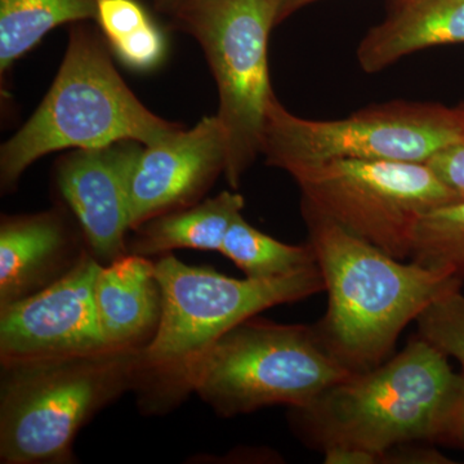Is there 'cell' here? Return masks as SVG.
I'll return each mask as SVG.
<instances>
[{
	"instance_id": "6da1fadb",
	"label": "cell",
	"mask_w": 464,
	"mask_h": 464,
	"mask_svg": "<svg viewBox=\"0 0 464 464\" xmlns=\"http://www.w3.org/2000/svg\"><path fill=\"white\" fill-rule=\"evenodd\" d=\"M161 290L157 334L140 355L133 392L142 414L166 415L194 392L204 357L217 341L267 308L325 290L319 266L275 279H232L166 255L155 262Z\"/></svg>"
},
{
	"instance_id": "7a4b0ae2",
	"label": "cell",
	"mask_w": 464,
	"mask_h": 464,
	"mask_svg": "<svg viewBox=\"0 0 464 464\" xmlns=\"http://www.w3.org/2000/svg\"><path fill=\"white\" fill-rule=\"evenodd\" d=\"M302 212L328 293V310L315 329L353 373L383 364L409 323L436 299L462 289L464 279L451 271L405 264L331 219Z\"/></svg>"
},
{
	"instance_id": "3957f363",
	"label": "cell",
	"mask_w": 464,
	"mask_h": 464,
	"mask_svg": "<svg viewBox=\"0 0 464 464\" xmlns=\"http://www.w3.org/2000/svg\"><path fill=\"white\" fill-rule=\"evenodd\" d=\"M182 128L137 99L116 70L100 30L87 23L72 24L50 91L0 149V188L3 194L16 190L27 168L52 152L121 141L152 146Z\"/></svg>"
},
{
	"instance_id": "277c9868",
	"label": "cell",
	"mask_w": 464,
	"mask_h": 464,
	"mask_svg": "<svg viewBox=\"0 0 464 464\" xmlns=\"http://www.w3.org/2000/svg\"><path fill=\"white\" fill-rule=\"evenodd\" d=\"M449 357L423 338L389 362L351 375L307 409H293L304 438L322 450L353 447L387 454L414 441H438L462 389Z\"/></svg>"
},
{
	"instance_id": "5b68a950",
	"label": "cell",
	"mask_w": 464,
	"mask_h": 464,
	"mask_svg": "<svg viewBox=\"0 0 464 464\" xmlns=\"http://www.w3.org/2000/svg\"><path fill=\"white\" fill-rule=\"evenodd\" d=\"M141 351L0 364V462L75 463L79 431L133 391Z\"/></svg>"
},
{
	"instance_id": "8992f818",
	"label": "cell",
	"mask_w": 464,
	"mask_h": 464,
	"mask_svg": "<svg viewBox=\"0 0 464 464\" xmlns=\"http://www.w3.org/2000/svg\"><path fill=\"white\" fill-rule=\"evenodd\" d=\"M353 374L315 328L250 317L210 348L194 393L224 418L271 405L307 409Z\"/></svg>"
},
{
	"instance_id": "52a82bcc",
	"label": "cell",
	"mask_w": 464,
	"mask_h": 464,
	"mask_svg": "<svg viewBox=\"0 0 464 464\" xmlns=\"http://www.w3.org/2000/svg\"><path fill=\"white\" fill-rule=\"evenodd\" d=\"M464 139V109L440 103L390 101L338 121H311L271 97L261 155L289 174L333 160L427 163Z\"/></svg>"
},
{
	"instance_id": "ba28073f",
	"label": "cell",
	"mask_w": 464,
	"mask_h": 464,
	"mask_svg": "<svg viewBox=\"0 0 464 464\" xmlns=\"http://www.w3.org/2000/svg\"><path fill=\"white\" fill-rule=\"evenodd\" d=\"M277 0H201L174 26L199 43L218 90L217 116L227 139L232 188L261 155L266 109L274 96L267 47Z\"/></svg>"
},
{
	"instance_id": "9c48e42d",
	"label": "cell",
	"mask_w": 464,
	"mask_h": 464,
	"mask_svg": "<svg viewBox=\"0 0 464 464\" xmlns=\"http://www.w3.org/2000/svg\"><path fill=\"white\" fill-rule=\"evenodd\" d=\"M290 176L301 188L302 209L401 261L411 257L418 219L464 194L427 163L333 160Z\"/></svg>"
},
{
	"instance_id": "30bf717a",
	"label": "cell",
	"mask_w": 464,
	"mask_h": 464,
	"mask_svg": "<svg viewBox=\"0 0 464 464\" xmlns=\"http://www.w3.org/2000/svg\"><path fill=\"white\" fill-rule=\"evenodd\" d=\"M101 265L87 250L58 282L0 308V364L61 359L109 348L101 335L93 299Z\"/></svg>"
},
{
	"instance_id": "8fae6325",
	"label": "cell",
	"mask_w": 464,
	"mask_h": 464,
	"mask_svg": "<svg viewBox=\"0 0 464 464\" xmlns=\"http://www.w3.org/2000/svg\"><path fill=\"white\" fill-rule=\"evenodd\" d=\"M142 149V143L121 141L72 150L54 168L58 191L100 264L128 253L130 179Z\"/></svg>"
},
{
	"instance_id": "7c38bea8",
	"label": "cell",
	"mask_w": 464,
	"mask_h": 464,
	"mask_svg": "<svg viewBox=\"0 0 464 464\" xmlns=\"http://www.w3.org/2000/svg\"><path fill=\"white\" fill-rule=\"evenodd\" d=\"M227 167V139L218 116L143 146L130 179L132 231L154 217L199 203Z\"/></svg>"
},
{
	"instance_id": "4fadbf2b",
	"label": "cell",
	"mask_w": 464,
	"mask_h": 464,
	"mask_svg": "<svg viewBox=\"0 0 464 464\" xmlns=\"http://www.w3.org/2000/svg\"><path fill=\"white\" fill-rule=\"evenodd\" d=\"M83 234L63 208L0 219V308L65 276L87 252Z\"/></svg>"
},
{
	"instance_id": "5bb4252c",
	"label": "cell",
	"mask_w": 464,
	"mask_h": 464,
	"mask_svg": "<svg viewBox=\"0 0 464 464\" xmlns=\"http://www.w3.org/2000/svg\"><path fill=\"white\" fill-rule=\"evenodd\" d=\"M101 335L112 350H143L157 334L161 290L155 262L127 253L101 265L93 285Z\"/></svg>"
},
{
	"instance_id": "9a60e30c",
	"label": "cell",
	"mask_w": 464,
	"mask_h": 464,
	"mask_svg": "<svg viewBox=\"0 0 464 464\" xmlns=\"http://www.w3.org/2000/svg\"><path fill=\"white\" fill-rule=\"evenodd\" d=\"M464 43V0H405L372 27L357 47L368 74L392 66L414 52Z\"/></svg>"
},
{
	"instance_id": "2e32d148",
	"label": "cell",
	"mask_w": 464,
	"mask_h": 464,
	"mask_svg": "<svg viewBox=\"0 0 464 464\" xmlns=\"http://www.w3.org/2000/svg\"><path fill=\"white\" fill-rule=\"evenodd\" d=\"M244 207L243 195L224 191L194 206L154 217L134 228L128 253L151 257L176 249L219 252L232 221Z\"/></svg>"
},
{
	"instance_id": "e0dca14e",
	"label": "cell",
	"mask_w": 464,
	"mask_h": 464,
	"mask_svg": "<svg viewBox=\"0 0 464 464\" xmlns=\"http://www.w3.org/2000/svg\"><path fill=\"white\" fill-rule=\"evenodd\" d=\"M100 0H0V74L58 26L94 21Z\"/></svg>"
},
{
	"instance_id": "ac0fdd59",
	"label": "cell",
	"mask_w": 464,
	"mask_h": 464,
	"mask_svg": "<svg viewBox=\"0 0 464 464\" xmlns=\"http://www.w3.org/2000/svg\"><path fill=\"white\" fill-rule=\"evenodd\" d=\"M219 253L249 279H275L317 265L310 241L304 246L284 244L249 225L243 213L232 221Z\"/></svg>"
},
{
	"instance_id": "d6986e66",
	"label": "cell",
	"mask_w": 464,
	"mask_h": 464,
	"mask_svg": "<svg viewBox=\"0 0 464 464\" xmlns=\"http://www.w3.org/2000/svg\"><path fill=\"white\" fill-rule=\"evenodd\" d=\"M409 258L464 279V194L418 219Z\"/></svg>"
},
{
	"instance_id": "ffe728a7",
	"label": "cell",
	"mask_w": 464,
	"mask_h": 464,
	"mask_svg": "<svg viewBox=\"0 0 464 464\" xmlns=\"http://www.w3.org/2000/svg\"><path fill=\"white\" fill-rule=\"evenodd\" d=\"M420 337L448 357L457 360L464 373V295L453 290L436 299L415 320Z\"/></svg>"
},
{
	"instance_id": "44dd1931",
	"label": "cell",
	"mask_w": 464,
	"mask_h": 464,
	"mask_svg": "<svg viewBox=\"0 0 464 464\" xmlns=\"http://www.w3.org/2000/svg\"><path fill=\"white\" fill-rule=\"evenodd\" d=\"M109 47L123 65L139 72H152L167 56L166 35L152 20Z\"/></svg>"
},
{
	"instance_id": "7402d4cb",
	"label": "cell",
	"mask_w": 464,
	"mask_h": 464,
	"mask_svg": "<svg viewBox=\"0 0 464 464\" xmlns=\"http://www.w3.org/2000/svg\"><path fill=\"white\" fill-rule=\"evenodd\" d=\"M151 20L139 0H100L94 23L110 45L148 25Z\"/></svg>"
},
{
	"instance_id": "603a6c76",
	"label": "cell",
	"mask_w": 464,
	"mask_h": 464,
	"mask_svg": "<svg viewBox=\"0 0 464 464\" xmlns=\"http://www.w3.org/2000/svg\"><path fill=\"white\" fill-rule=\"evenodd\" d=\"M464 109V103H462ZM440 179L457 191L464 192V139L427 161Z\"/></svg>"
},
{
	"instance_id": "cb8c5ba5",
	"label": "cell",
	"mask_w": 464,
	"mask_h": 464,
	"mask_svg": "<svg viewBox=\"0 0 464 464\" xmlns=\"http://www.w3.org/2000/svg\"><path fill=\"white\" fill-rule=\"evenodd\" d=\"M326 464H375L383 462L384 457L373 451L353 447H329L324 449Z\"/></svg>"
},
{
	"instance_id": "d4e9b609",
	"label": "cell",
	"mask_w": 464,
	"mask_h": 464,
	"mask_svg": "<svg viewBox=\"0 0 464 464\" xmlns=\"http://www.w3.org/2000/svg\"><path fill=\"white\" fill-rule=\"evenodd\" d=\"M462 389H460L459 396H458L457 404L454 406L453 413L449 420L447 430L442 435L440 442L442 444L451 445L462 449L464 450V373Z\"/></svg>"
},
{
	"instance_id": "484cf974",
	"label": "cell",
	"mask_w": 464,
	"mask_h": 464,
	"mask_svg": "<svg viewBox=\"0 0 464 464\" xmlns=\"http://www.w3.org/2000/svg\"><path fill=\"white\" fill-rule=\"evenodd\" d=\"M200 2L201 0H154V5L160 14L172 18L173 23H176Z\"/></svg>"
},
{
	"instance_id": "4316f807",
	"label": "cell",
	"mask_w": 464,
	"mask_h": 464,
	"mask_svg": "<svg viewBox=\"0 0 464 464\" xmlns=\"http://www.w3.org/2000/svg\"><path fill=\"white\" fill-rule=\"evenodd\" d=\"M314 2H316V0H277V25L282 24L285 18H288L290 14L297 12L298 9L306 7Z\"/></svg>"
},
{
	"instance_id": "83f0119b",
	"label": "cell",
	"mask_w": 464,
	"mask_h": 464,
	"mask_svg": "<svg viewBox=\"0 0 464 464\" xmlns=\"http://www.w3.org/2000/svg\"><path fill=\"white\" fill-rule=\"evenodd\" d=\"M393 5H399V3L405 2V0H391Z\"/></svg>"
}]
</instances>
